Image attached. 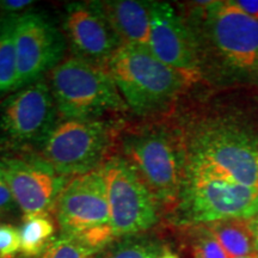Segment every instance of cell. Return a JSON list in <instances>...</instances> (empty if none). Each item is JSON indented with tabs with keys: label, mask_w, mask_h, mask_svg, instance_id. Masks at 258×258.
Listing matches in <instances>:
<instances>
[{
	"label": "cell",
	"mask_w": 258,
	"mask_h": 258,
	"mask_svg": "<svg viewBox=\"0 0 258 258\" xmlns=\"http://www.w3.org/2000/svg\"><path fill=\"white\" fill-rule=\"evenodd\" d=\"M185 177H214L258 189V120L238 110H203L178 117Z\"/></svg>",
	"instance_id": "cell-1"
},
{
	"label": "cell",
	"mask_w": 258,
	"mask_h": 258,
	"mask_svg": "<svg viewBox=\"0 0 258 258\" xmlns=\"http://www.w3.org/2000/svg\"><path fill=\"white\" fill-rule=\"evenodd\" d=\"M198 43L202 82L232 88L258 77V21L224 2L179 6Z\"/></svg>",
	"instance_id": "cell-2"
},
{
	"label": "cell",
	"mask_w": 258,
	"mask_h": 258,
	"mask_svg": "<svg viewBox=\"0 0 258 258\" xmlns=\"http://www.w3.org/2000/svg\"><path fill=\"white\" fill-rule=\"evenodd\" d=\"M114 153L134 167L161 211L171 214L178 202L185 173L184 135L178 117L123 122Z\"/></svg>",
	"instance_id": "cell-3"
},
{
	"label": "cell",
	"mask_w": 258,
	"mask_h": 258,
	"mask_svg": "<svg viewBox=\"0 0 258 258\" xmlns=\"http://www.w3.org/2000/svg\"><path fill=\"white\" fill-rule=\"evenodd\" d=\"M106 69L128 110L139 120L173 116L180 98L195 85L143 46L123 44L106 62Z\"/></svg>",
	"instance_id": "cell-4"
},
{
	"label": "cell",
	"mask_w": 258,
	"mask_h": 258,
	"mask_svg": "<svg viewBox=\"0 0 258 258\" xmlns=\"http://www.w3.org/2000/svg\"><path fill=\"white\" fill-rule=\"evenodd\" d=\"M57 112L70 118H110L128 111L106 64L70 56L48 74Z\"/></svg>",
	"instance_id": "cell-5"
},
{
	"label": "cell",
	"mask_w": 258,
	"mask_h": 258,
	"mask_svg": "<svg viewBox=\"0 0 258 258\" xmlns=\"http://www.w3.org/2000/svg\"><path fill=\"white\" fill-rule=\"evenodd\" d=\"M121 123L110 118H70L57 122L40 156L64 178L103 166L114 153Z\"/></svg>",
	"instance_id": "cell-6"
},
{
	"label": "cell",
	"mask_w": 258,
	"mask_h": 258,
	"mask_svg": "<svg viewBox=\"0 0 258 258\" xmlns=\"http://www.w3.org/2000/svg\"><path fill=\"white\" fill-rule=\"evenodd\" d=\"M54 212L61 234L78 238L98 252L116 239L102 167L67 180Z\"/></svg>",
	"instance_id": "cell-7"
},
{
	"label": "cell",
	"mask_w": 258,
	"mask_h": 258,
	"mask_svg": "<svg viewBox=\"0 0 258 258\" xmlns=\"http://www.w3.org/2000/svg\"><path fill=\"white\" fill-rule=\"evenodd\" d=\"M258 214V189L214 177H185L172 215L180 226L208 225Z\"/></svg>",
	"instance_id": "cell-8"
},
{
	"label": "cell",
	"mask_w": 258,
	"mask_h": 258,
	"mask_svg": "<svg viewBox=\"0 0 258 258\" xmlns=\"http://www.w3.org/2000/svg\"><path fill=\"white\" fill-rule=\"evenodd\" d=\"M115 237L147 233L158 224L161 208L134 167L117 153L102 166Z\"/></svg>",
	"instance_id": "cell-9"
},
{
	"label": "cell",
	"mask_w": 258,
	"mask_h": 258,
	"mask_svg": "<svg viewBox=\"0 0 258 258\" xmlns=\"http://www.w3.org/2000/svg\"><path fill=\"white\" fill-rule=\"evenodd\" d=\"M59 112L46 80L17 90L0 105V131L19 146L42 147L57 124Z\"/></svg>",
	"instance_id": "cell-10"
},
{
	"label": "cell",
	"mask_w": 258,
	"mask_h": 258,
	"mask_svg": "<svg viewBox=\"0 0 258 258\" xmlns=\"http://www.w3.org/2000/svg\"><path fill=\"white\" fill-rule=\"evenodd\" d=\"M17 89L43 79L63 60L66 38L42 12L28 11L16 18Z\"/></svg>",
	"instance_id": "cell-11"
},
{
	"label": "cell",
	"mask_w": 258,
	"mask_h": 258,
	"mask_svg": "<svg viewBox=\"0 0 258 258\" xmlns=\"http://www.w3.org/2000/svg\"><path fill=\"white\" fill-rule=\"evenodd\" d=\"M150 50L160 61L183 73L194 84L202 82L192 29L180 9L166 2H151Z\"/></svg>",
	"instance_id": "cell-12"
},
{
	"label": "cell",
	"mask_w": 258,
	"mask_h": 258,
	"mask_svg": "<svg viewBox=\"0 0 258 258\" xmlns=\"http://www.w3.org/2000/svg\"><path fill=\"white\" fill-rule=\"evenodd\" d=\"M0 177L11 190L24 217L54 211L70 178L60 176L41 156L11 157L0 160Z\"/></svg>",
	"instance_id": "cell-13"
},
{
	"label": "cell",
	"mask_w": 258,
	"mask_h": 258,
	"mask_svg": "<svg viewBox=\"0 0 258 258\" xmlns=\"http://www.w3.org/2000/svg\"><path fill=\"white\" fill-rule=\"evenodd\" d=\"M63 36L73 56L106 64L123 46L98 2H74L64 8Z\"/></svg>",
	"instance_id": "cell-14"
},
{
	"label": "cell",
	"mask_w": 258,
	"mask_h": 258,
	"mask_svg": "<svg viewBox=\"0 0 258 258\" xmlns=\"http://www.w3.org/2000/svg\"><path fill=\"white\" fill-rule=\"evenodd\" d=\"M98 4L122 44L150 47L151 2L98 0Z\"/></svg>",
	"instance_id": "cell-15"
},
{
	"label": "cell",
	"mask_w": 258,
	"mask_h": 258,
	"mask_svg": "<svg viewBox=\"0 0 258 258\" xmlns=\"http://www.w3.org/2000/svg\"><path fill=\"white\" fill-rule=\"evenodd\" d=\"M217 238L230 258L254 253V244L249 219H227L205 225Z\"/></svg>",
	"instance_id": "cell-16"
},
{
	"label": "cell",
	"mask_w": 258,
	"mask_h": 258,
	"mask_svg": "<svg viewBox=\"0 0 258 258\" xmlns=\"http://www.w3.org/2000/svg\"><path fill=\"white\" fill-rule=\"evenodd\" d=\"M167 249L148 233L116 238L95 258H159Z\"/></svg>",
	"instance_id": "cell-17"
},
{
	"label": "cell",
	"mask_w": 258,
	"mask_h": 258,
	"mask_svg": "<svg viewBox=\"0 0 258 258\" xmlns=\"http://www.w3.org/2000/svg\"><path fill=\"white\" fill-rule=\"evenodd\" d=\"M21 232V252L27 257L43 253L53 243L55 224L49 213L24 217Z\"/></svg>",
	"instance_id": "cell-18"
},
{
	"label": "cell",
	"mask_w": 258,
	"mask_h": 258,
	"mask_svg": "<svg viewBox=\"0 0 258 258\" xmlns=\"http://www.w3.org/2000/svg\"><path fill=\"white\" fill-rule=\"evenodd\" d=\"M18 17V16H17ZM0 17V95L17 89V56H16V18Z\"/></svg>",
	"instance_id": "cell-19"
},
{
	"label": "cell",
	"mask_w": 258,
	"mask_h": 258,
	"mask_svg": "<svg viewBox=\"0 0 258 258\" xmlns=\"http://www.w3.org/2000/svg\"><path fill=\"white\" fill-rule=\"evenodd\" d=\"M189 245L194 258H230L207 226H188Z\"/></svg>",
	"instance_id": "cell-20"
},
{
	"label": "cell",
	"mask_w": 258,
	"mask_h": 258,
	"mask_svg": "<svg viewBox=\"0 0 258 258\" xmlns=\"http://www.w3.org/2000/svg\"><path fill=\"white\" fill-rule=\"evenodd\" d=\"M97 253L98 251L78 238L61 235L42 253V258H95Z\"/></svg>",
	"instance_id": "cell-21"
},
{
	"label": "cell",
	"mask_w": 258,
	"mask_h": 258,
	"mask_svg": "<svg viewBox=\"0 0 258 258\" xmlns=\"http://www.w3.org/2000/svg\"><path fill=\"white\" fill-rule=\"evenodd\" d=\"M21 251V232L11 224H0V258L15 257Z\"/></svg>",
	"instance_id": "cell-22"
},
{
	"label": "cell",
	"mask_w": 258,
	"mask_h": 258,
	"mask_svg": "<svg viewBox=\"0 0 258 258\" xmlns=\"http://www.w3.org/2000/svg\"><path fill=\"white\" fill-rule=\"evenodd\" d=\"M35 3L32 0H3L0 2V14L3 16H12L17 17L28 12Z\"/></svg>",
	"instance_id": "cell-23"
},
{
	"label": "cell",
	"mask_w": 258,
	"mask_h": 258,
	"mask_svg": "<svg viewBox=\"0 0 258 258\" xmlns=\"http://www.w3.org/2000/svg\"><path fill=\"white\" fill-rule=\"evenodd\" d=\"M15 199L11 190L5 183V180L0 177V215L6 214L11 211L15 206Z\"/></svg>",
	"instance_id": "cell-24"
},
{
	"label": "cell",
	"mask_w": 258,
	"mask_h": 258,
	"mask_svg": "<svg viewBox=\"0 0 258 258\" xmlns=\"http://www.w3.org/2000/svg\"><path fill=\"white\" fill-rule=\"evenodd\" d=\"M235 9L239 10L247 17L258 21V0H230Z\"/></svg>",
	"instance_id": "cell-25"
},
{
	"label": "cell",
	"mask_w": 258,
	"mask_h": 258,
	"mask_svg": "<svg viewBox=\"0 0 258 258\" xmlns=\"http://www.w3.org/2000/svg\"><path fill=\"white\" fill-rule=\"evenodd\" d=\"M249 225H250V230L253 238L254 253L258 256V214L249 219Z\"/></svg>",
	"instance_id": "cell-26"
},
{
	"label": "cell",
	"mask_w": 258,
	"mask_h": 258,
	"mask_svg": "<svg viewBox=\"0 0 258 258\" xmlns=\"http://www.w3.org/2000/svg\"><path fill=\"white\" fill-rule=\"evenodd\" d=\"M159 258H179V257L177 256L176 253H173V252H171V251L166 250L165 252H164L163 254H161V256H160Z\"/></svg>",
	"instance_id": "cell-27"
},
{
	"label": "cell",
	"mask_w": 258,
	"mask_h": 258,
	"mask_svg": "<svg viewBox=\"0 0 258 258\" xmlns=\"http://www.w3.org/2000/svg\"><path fill=\"white\" fill-rule=\"evenodd\" d=\"M234 258H258V256L256 253L253 254H249V256H243V257H234Z\"/></svg>",
	"instance_id": "cell-28"
},
{
	"label": "cell",
	"mask_w": 258,
	"mask_h": 258,
	"mask_svg": "<svg viewBox=\"0 0 258 258\" xmlns=\"http://www.w3.org/2000/svg\"><path fill=\"white\" fill-rule=\"evenodd\" d=\"M254 83H256V84H257V86H258V77H257V79H256V82H254Z\"/></svg>",
	"instance_id": "cell-29"
},
{
	"label": "cell",
	"mask_w": 258,
	"mask_h": 258,
	"mask_svg": "<svg viewBox=\"0 0 258 258\" xmlns=\"http://www.w3.org/2000/svg\"><path fill=\"white\" fill-rule=\"evenodd\" d=\"M9 258H15V257H9Z\"/></svg>",
	"instance_id": "cell-30"
}]
</instances>
